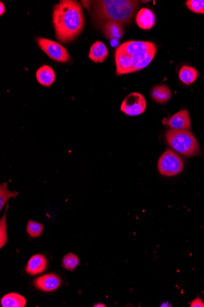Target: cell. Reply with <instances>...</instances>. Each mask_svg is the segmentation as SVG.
<instances>
[{"label": "cell", "instance_id": "1", "mask_svg": "<svg viewBox=\"0 0 204 307\" xmlns=\"http://www.w3.org/2000/svg\"><path fill=\"white\" fill-rule=\"evenodd\" d=\"M156 53V46L152 42L129 41L116 50L117 76L142 70L152 62Z\"/></svg>", "mask_w": 204, "mask_h": 307}, {"label": "cell", "instance_id": "2", "mask_svg": "<svg viewBox=\"0 0 204 307\" xmlns=\"http://www.w3.org/2000/svg\"><path fill=\"white\" fill-rule=\"evenodd\" d=\"M52 19L56 36L63 43L74 40L85 26L83 7L72 0H63L56 5Z\"/></svg>", "mask_w": 204, "mask_h": 307}, {"label": "cell", "instance_id": "3", "mask_svg": "<svg viewBox=\"0 0 204 307\" xmlns=\"http://www.w3.org/2000/svg\"><path fill=\"white\" fill-rule=\"evenodd\" d=\"M140 4L138 1L131 0H103L94 2L93 15L96 20L103 24L108 22L121 24L131 21Z\"/></svg>", "mask_w": 204, "mask_h": 307}, {"label": "cell", "instance_id": "4", "mask_svg": "<svg viewBox=\"0 0 204 307\" xmlns=\"http://www.w3.org/2000/svg\"><path fill=\"white\" fill-rule=\"evenodd\" d=\"M165 136L167 145L174 151L187 158L199 155V143L189 130L170 129Z\"/></svg>", "mask_w": 204, "mask_h": 307}, {"label": "cell", "instance_id": "5", "mask_svg": "<svg viewBox=\"0 0 204 307\" xmlns=\"http://www.w3.org/2000/svg\"><path fill=\"white\" fill-rule=\"evenodd\" d=\"M184 163L180 156L174 150L167 149L158 161L160 174L166 177H172L183 171Z\"/></svg>", "mask_w": 204, "mask_h": 307}, {"label": "cell", "instance_id": "6", "mask_svg": "<svg viewBox=\"0 0 204 307\" xmlns=\"http://www.w3.org/2000/svg\"><path fill=\"white\" fill-rule=\"evenodd\" d=\"M38 46L52 60L60 63H67L71 60L67 49L57 42L49 39L38 38Z\"/></svg>", "mask_w": 204, "mask_h": 307}, {"label": "cell", "instance_id": "7", "mask_svg": "<svg viewBox=\"0 0 204 307\" xmlns=\"http://www.w3.org/2000/svg\"><path fill=\"white\" fill-rule=\"evenodd\" d=\"M146 100L142 94L130 93L123 100L121 111L128 116H138L143 114L146 109Z\"/></svg>", "mask_w": 204, "mask_h": 307}, {"label": "cell", "instance_id": "8", "mask_svg": "<svg viewBox=\"0 0 204 307\" xmlns=\"http://www.w3.org/2000/svg\"><path fill=\"white\" fill-rule=\"evenodd\" d=\"M36 289L44 292H54L62 284V280L54 273L36 278L33 282Z\"/></svg>", "mask_w": 204, "mask_h": 307}, {"label": "cell", "instance_id": "9", "mask_svg": "<svg viewBox=\"0 0 204 307\" xmlns=\"http://www.w3.org/2000/svg\"><path fill=\"white\" fill-rule=\"evenodd\" d=\"M170 129L190 130L191 128L188 111L181 110L174 114L167 121Z\"/></svg>", "mask_w": 204, "mask_h": 307}, {"label": "cell", "instance_id": "10", "mask_svg": "<svg viewBox=\"0 0 204 307\" xmlns=\"http://www.w3.org/2000/svg\"><path fill=\"white\" fill-rule=\"evenodd\" d=\"M47 259L46 257L41 254H37L31 257L25 270L28 274L35 276L46 271L47 268Z\"/></svg>", "mask_w": 204, "mask_h": 307}, {"label": "cell", "instance_id": "11", "mask_svg": "<svg viewBox=\"0 0 204 307\" xmlns=\"http://www.w3.org/2000/svg\"><path fill=\"white\" fill-rule=\"evenodd\" d=\"M136 22L140 29L149 30L152 29L156 23V18L152 10L148 8H142L136 16Z\"/></svg>", "mask_w": 204, "mask_h": 307}, {"label": "cell", "instance_id": "12", "mask_svg": "<svg viewBox=\"0 0 204 307\" xmlns=\"http://www.w3.org/2000/svg\"><path fill=\"white\" fill-rule=\"evenodd\" d=\"M108 56V48L102 42L97 41L91 47L89 58L94 62L102 63L107 59Z\"/></svg>", "mask_w": 204, "mask_h": 307}, {"label": "cell", "instance_id": "13", "mask_svg": "<svg viewBox=\"0 0 204 307\" xmlns=\"http://www.w3.org/2000/svg\"><path fill=\"white\" fill-rule=\"evenodd\" d=\"M36 79L41 85L49 87L54 84L56 79L54 69L48 65H44L36 72Z\"/></svg>", "mask_w": 204, "mask_h": 307}, {"label": "cell", "instance_id": "14", "mask_svg": "<svg viewBox=\"0 0 204 307\" xmlns=\"http://www.w3.org/2000/svg\"><path fill=\"white\" fill-rule=\"evenodd\" d=\"M103 32L105 37L110 40H119L124 35V28L118 22H108L103 24Z\"/></svg>", "mask_w": 204, "mask_h": 307}, {"label": "cell", "instance_id": "15", "mask_svg": "<svg viewBox=\"0 0 204 307\" xmlns=\"http://www.w3.org/2000/svg\"><path fill=\"white\" fill-rule=\"evenodd\" d=\"M151 97L158 104H164L169 101L172 93L170 89L166 85L155 86L151 90Z\"/></svg>", "mask_w": 204, "mask_h": 307}, {"label": "cell", "instance_id": "16", "mask_svg": "<svg viewBox=\"0 0 204 307\" xmlns=\"http://www.w3.org/2000/svg\"><path fill=\"white\" fill-rule=\"evenodd\" d=\"M1 304L3 307H25L27 300L18 293L11 292L2 298Z\"/></svg>", "mask_w": 204, "mask_h": 307}, {"label": "cell", "instance_id": "17", "mask_svg": "<svg viewBox=\"0 0 204 307\" xmlns=\"http://www.w3.org/2000/svg\"><path fill=\"white\" fill-rule=\"evenodd\" d=\"M199 76V72L193 67L183 66L178 72V78L184 84L188 85L192 84L197 80Z\"/></svg>", "mask_w": 204, "mask_h": 307}, {"label": "cell", "instance_id": "18", "mask_svg": "<svg viewBox=\"0 0 204 307\" xmlns=\"http://www.w3.org/2000/svg\"><path fill=\"white\" fill-rule=\"evenodd\" d=\"M18 194V192L9 190L8 183H1L0 185V211L3 210L11 198H16Z\"/></svg>", "mask_w": 204, "mask_h": 307}, {"label": "cell", "instance_id": "19", "mask_svg": "<svg viewBox=\"0 0 204 307\" xmlns=\"http://www.w3.org/2000/svg\"><path fill=\"white\" fill-rule=\"evenodd\" d=\"M79 263V258L73 253L67 254L62 259L63 267L69 271H73L75 269H76Z\"/></svg>", "mask_w": 204, "mask_h": 307}, {"label": "cell", "instance_id": "20", "mask_svg": "<svg viewBox=\"0 0 204 307\" xmlns=\"http://www.w3.org/2000/svg\"><path fill=\"white\" fill-rule=\"evenodd\" d=\"M44 226L41 223L29 220L27 223V232L28 234L33 238H37L43 233Z\"/></svg>", "mask_w": 204, "mask_h": 307}, {"label": "cell", "instance_id": "21", "mask_svg": "<svg viewBox=\"0 0 204 307\" xmlns=\"http://www.w3.org/2000/svg\"><path fill=\"white\" fill-rule=\"evenodd\" d=\"M8 208L9 205H7L5 213L0 220V248H1L4 247L8 242L7 214Z\"/></svg>", "mask_w": 204, "mask_h": 307}, {"label": "cell", "instance_id": "22", "mask_svg": "<svg viewBox=\"0 0 204 307\" xmlns=\"http://www.w3.org/2000/svg\"><path fill=\"white\" fill-rule=\"evenodd\" d=\"M185 5L192 13L204 15V0H188Z\"/></svg>", "mask_w": 204, "mask_h": 307}, {"label": "cell", "instance_id": "23", "mask_svg": "<svg viewBox=\"0 0 204 307\" xmlns=\"http://www.w3.org/2000/svg\"><path fill=\"white\" fill-rule=\"evenodd\" d=\"M191 307H204V302L199 297L195 298L194 300L192 301L191 304H190Z\"/></svg>", "mask_w": 204, "mask_h": 307}, {"label": "cell", "instance_id": "24", "mask_svg": "<svg viewBox=\"0 0 204 307\" xmlns=\"http://www.w3.org/2000/svg\"><path fill=\"white\" fill-rule=\"evenodd\" d=\"M0 8H1V10H0V16H2L6 12L5 6L2 2L0 3Z\"/></svg>", "mask_w": 204, "mask_h": 307}, {"label": "cell", "instance_id": "25", "mask_svg": "<svg viewBox=\"0 0 204 307\" xmlns=\"http://www.w3.org/2000/svg\"><path fill=\"white\" fill-rule=\"evenodd\" d=\"M94 307H105L106 306V305H105V304L102 303H98L96 304H95V305L93 306Z\"/></svg>", "mask_w": 204, "mask_h": 307}]
</instances>
